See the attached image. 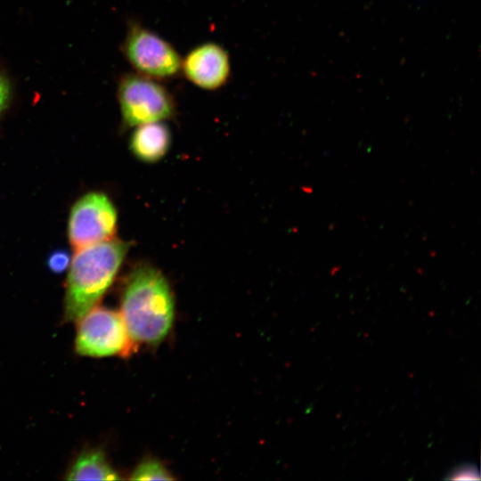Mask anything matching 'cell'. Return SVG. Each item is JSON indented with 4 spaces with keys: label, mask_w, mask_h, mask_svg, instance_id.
Segmentation results:
<instances>
[{
    "label": "cell",
    "mask_w": 481,
    "mask_h": 481,
    "mask_svg": "<svg viewBox=\"0 0 481 481\" xmlns=\"http://www.w3.org/2000/svg\"><path fill=\"white\" fill-rule=\"evenodd\" d=\"M120 314L135 343H160L175 314L173 295L164 275L147 265L134 269L125 283Z\"/></svg>",
    "instance_id": "obj_1"
},
{
    "label": "cell",
    "mask_w": 481,
    "mask_h": 481,
    "mask_svg": "<svg viewBox=\"0 0 481 481\" xmlns=\"http://www.w3.org/2000/svg\"><path fill=\"white\" fill-rule=\"evenodd\" d=\"M129 245L109 240L76 249L66 281L64 318L77 322L100 301L112 284Z\"/></svg>",
    "instance_id": "obj_2"
},
{
    "label": "cell",
    "mask_w": 481,
    "mask_h": 481,
    "mask_svg": "<svg viewBox=\"0 0 481 481\" xmlns=\"http://www.w3.org/2000/svg\"><path fill=\"white\" fill-rule=\"evenodd\" d=\"M77 322L75 338L77 354L90 357H127L133 353L135 343L120 313L103 306H94Z\"/></svg>",
    "instance_id": "obj_3"
},
{
    "label": "cell",
    "mask_w": 481,
    "mask_h": 481,
    "mask_svg": "<svg viewBox=\"0 0 481 481\" xmlns=\"http://www.w3.org/2000/svg\"><path fill=\"white\" fill-rule=\"evenodd\" d=\"M118 99L126 126L163 121L175 114V102L167 88L159 80L140 74L121 78Z\"/></svg>",
    "instance_id": "obj_4"
},
{
    "label": "cell",
    "mask_w": 481,
    "mask_h": 481,
    "mask_svg": "<svg viewBox=\"0 0 481 481\" xmlns=\"http://www.w3.org/2000/svg\"><path fill=\"white\" fill-rule=\"evenodd\" d=\"M123 52L137 74L159 81L173 78L181 72L182 58L175 48L142 25L130 26Z\"/></svg>",
    "instance_id": "obj_5"
},
{
    "label": "cell",
    "mask_w": 481,
    "mask_h": 481,
    "mask_svg": "<svg viewBox=\"0 0 481 481\" xmlns=\"http://www.w3.org/2000/svg\"><path fill=\"white\" fill-rule=\"evenodd\" d=\"M117 209L105 193L87 192L70 209L69 241L76 250L111 240L117 231Z\"/></svg>",
    "instance_id": "obj_6"
},
{
    "label": "cell",
    "mask_w": 481,
    "mask_h": 481,
    "mask_svg": "<svg viewBox=\"0 0 481 481\" xmlns=\"http://www.w3.org/2000/svg\"><path fill=\"white\" fill-rule=\"evenodd\" d=\"M181 71L189 82L200 89H220L231 76L229 53L217 43L200 44L182 58Z\"/></svg>",
    "instance_id": "obj_7"
},
{
    "label": "cell",
    "mask_w": 481,
    "mask_h": 481,
    "mask_svg": "<svg viewBox=\"0 0 481 481\" xmlns=\"http://www.w3.org/2000/svg\"><path fill=\"white\" fill-rule=\"evenodd\" d=\"M171 144V132L162 121L137 126L130 139L132 153L140 160L153 163L160 160Z\"/></svg>",
    "instance_id": "obj_8"
},
{
    "label": "cell",
    "mask_w": 481,
    "mask_h": 481,
    "mask_svg": "<svg viewBox=\"0 0 481 481\" xmlns=\"http://www.w3.org/2000/svg\"><path fill=\"white\" fill-rule=\"evenodd\" d=\"M68 480H117L118 473L111 467L100 449L83 451L66 473Z\"/></svg>",
    "instance_id": "obj_9"
},
{
    "label": "cell",
    "mask_w": 481,
    "mask_h": 481,
    "mask_svg": "<svg viewBox=\"0 0 481 481\" xmlns=\"http://www.w3.org/2000/svg\"><path fill=\"white\" fill-rule=\"evenodd\" d=\"M133 480H172L174 477L157 460L150 459L142 461L131 473Z\"/></svg>",
    "instance_id": "obj_10"
},
{
    "label": "cell",
    "mask_w": 481,
    "mask_h": 481,
    "mask_svg": "<svg viewBox=\"0 0 481 481\" xmlns=\"http://www.w3.org/2000/svg\"><path fill=\"white\" fill-rule=\"evenodd\" d=\"M70 260L71 257L66 251L56 250L49 256L47 265L52 272L60 273L69 268Z\"/></svg>",
    "instance_id": "obj_11"
},
{
    "label": "cell",
    "mask_w": 481,
    "mask_h": 481,
    "mask_svg": "<svg viewBox=\"0 0 481 481\" xmlns=\"http://www.w3.org/2000/svg\"><path fill=\"white\" fill-rule=\"evenodd\" d=\"M11 87L9 81L0 73V114L9 103Z\"/></svg>",
    "instance_id": "obj_12"
},
{
    "label": "cell",
    "mask_w": 481,
    "mask_h": 481,
    "mask_svg": "<svg viewBox=\"0 0 481 481\" xmlns=\"http://www.w3.org/2000/svg\"><path fill=\"white\" fill-rule=\"evenodd\" d=\"M452 479H478V473L471 467H465L463 469H457L453 476Z\"/></svg>",
    "instance_id": "obj_13"
}]
</instances>
